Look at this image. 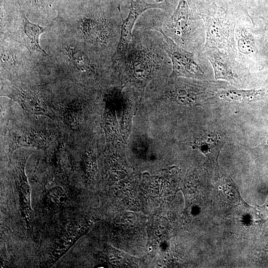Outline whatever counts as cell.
<instances>
[{
    "instance_id": "obj_1",
    "label": "cell",
    "mask_w": 268,
    "mask_h": 268,
    "mask_svg": "<svg viewBox=\"0 0 268 268\" xmlns=\"http://www.w3.org/2000/svg\"><path fill=\"white\" fill-rule=\"evenodd\" d=\"M42 45L48 53L46 70L76 80L96 79L108 68L109 58L88 49L56 17L47 26Z\"/></svg>"
},
{
    "instance_id": "obj_2",
    "label": "cell",
    "mask_w": 268,
    "mask_h": 268,
    "mask_svg": "<svg viewBox=\"0 0 268 268\" xmlns=\"http://www.w3.org/2000/svg\"><path fill=\"white\" fill-rule=\"evenodd\" d=\"M109 1L70 0L56 17L90 50L109 58L115 43V24L107 8Z\"/></svg>"
},
{
    "instance_id": "obj_3",
    "label": "cell",
    "mask_w": 268,
    "mask_h": 268,
    "mask_svg": "<svg viewBox=\"0 0 268 268\" xmlns=\"http://www.w3.org/2000/svg\"><path fill=\"white\" fill-rule=\"evenodd\" d=\"M197 6L205 27L204 47L219 49L236 58L235 17L223 7L206 0L198 3Z\"/></svg>"
},
{
    "instance_id": "obj_4",
    "label": "cell",
    "mask_w": 268,
    "mask_h": 268,
    "mask_svg": "<svg viewBox=\"0 0 268 268\" xmlns=\"http://www.w3.org/2000/svg\"><path fill=\"white\" fill-rule=\"evenodd\" d=\"M168 27L180 46L192 52L202 51L205 27L198 11L196 0H179Z\"/></svg>"
},
{
    "instance_id": "obj_5",
    "label": "cell",
    "mask_w": 268,
    "mask_h": 268,
    "mask_svg": "<svg viewBox=\"0 0 268 268\" xmlns=\"http://www.w3.org/2000/svg\"><path fill=\"white\" fill-rule=\"evenodd\" d=\"M155 29L162 35L159 46L166 52L171 61V78L210 80L212 68L203 52L186 50L167 36L162 26H157Z\"/></svg>"
},
{
    "instance_id": "obj_6",
    "label": "cell",
    "mask_w": 268,
    "mask_h": 268,
    "mask_svg": "<svg viewBox=\"0 0 268 268\" xmlns=\"http://www.w3.org/2000/svg\"><path fill=\"white\" fill-rule=\"evenodd\" d=\"M0 50L1 76L9 82L18 84L21 79L37 76L46 70L24 46L10 37L0 36Z\"/></svg>"
},
{
    "instance_id": "obj_7",
    "label": "cell",
    "mask_w": 268,
    "mask_h": 268,
    "mask_svg": "<svg viewBox=\"0 0 268 268\" xmlns=\"http://www.w3.org/2000/svg\"><path fill=\"white\" fill-rule=\"evenodd\" d=\"M157 58L151 47L131 42L126 55L115 67H123L130 81L143 90L159 67Z\"/></svg>"
},
{
    "instance_id": "obj_8",
    "label": "cell",
    "mask_w": 268,
    "mask_h": 268,
    "mask_svg": "<svg viewBox=\"0 0 268 268\" xmlns=\"http://www.w3.org/2000/svg\"><path fill=\"white\" fill-rule=\"evenodd\" d=\"M202 52L211 64L216 79L226 81L239 87L248 84L250 69L235 57L216 48L204 47Z\"/></svg>"
},
{
    "instance_id": "obj_9",
    "label": "cell",
    "mask_w": 268,
    "mask_h": 268,
    "mask_svg": "<svg viewBox=\"0 0 268 268\" xmlns=\"http://www.w3.org/2000/svg\"><path fill=\"white\" fill-rule=\"evenodd\" d=\"M234 36L236 60L249 69L261 64L250 14L236 18Z\"/></svg>"
},
{
    "instance_id": "obj_10",
    "label": "cell",
    "mask_w": 268,
    "mask_h": 268,
    "mask_svg": "<svg viewBox=\"0 0 268 268\" xmlns=\"http://www.w3.org/2000/svg\"><path fill=\"white\" fill-rule=\"evenodd\" d=\"M169 5L167 0H156L155 3H148L143 0H132L129 12L126 19H124L120 5L118 6L122 23L120 36L117 49L112 57L113 66H117L126 55L132 39V30L138 17L145 10L151 8L168 9Z\"/></svg>"
},
{
    "instance_id": "obj_11",
    "label": "cell",
    "mask_w": 268,
    "mask_h": 268,
    "mask_svg": "<svg viewBox=\"0 0 268 268\" xmlns=\"http://www.w3.org/2000/svg\"><path fill=\"white\" fill-rule=\"evenodd\" d=\"M47 28V27L32 22L22 12L16 28L9 37L24 46L34 57L43 63L48 53L41 47L40 37Z\"/></svg>"
},
{
    "instance_id": "obj_12",
    "label": "cell",
    "mask_w": 268,
    "mask_h": 268,
    "mask_svg": "<svg viewBox=\"0 0 268 268\" xmlns=\"http://www.w3.org/2000/svg\"><path fill=\"white\" fill-rule=\"evenodd\" d=\"M1 94L17 102L29 112L42 114L48 110L43 94L38 89L24 87L21 84L5 81L1 85Z\"/></svg>"
},
{
    "instance_id": "obj_13",
    "label": "cell",
    "mask_w": 268,
    "mask_h": 268,
    "mask_svg": "<svg viewBox=\"0 0 268 268\" xmlns=\"http://www.w3.org/2000/svg\"><path fill=\"white\" fill-rule=\"evenodd\" d=\"M31 21L44 27L51 25L57 15L53 0H15Z\"/></svg>"
},
{
    "instance_id": "obj_14",
    "label": "cell",
    "mask_w": 268,
    "mask_h": 268,
    "mask_svg": "<svg viewBox=\"0 0 268 268\" xmlns=\"http://www.w3.org/2000/svg\"><path fill=\"white\" fill-rule=\"evenodd\" d=\"M224 143L218 134L208 132L197 137L192 146L194 149H198L204 155L208 164L212 167L217 168L218 156Z\"/></svg>"
},
{
    "instance_id": "obj_15",
    "label": "cell",
    "mask_w": 268,
    "mask_h": 268,
    "mask_svg": "<svg viewBox=\"0 0 268 268\" xmlns=\"http://www.w3.org/2000/svg\"><path fill=\"white\" fill-rule=\"evenodd\" d=\"M0 36L9 37L16 28L23 11L15 0H0Z\"/></svg>"
},
{
    "instance_id": "obj_16",
    "label": "cell",
    "mask_w": 268,
    "mask_h": 268,
    "mask_svg": "<svg viewBox=\"0 0 268 268\" xmlns=\"http://www.w3.org/2000/svg\"><path fill=\"white\" fill-rule=\"evenodd\" d=\"M268 96V85L260 89H240L228 86L221 89L217 97L225 101L237 102H252Z\"/></svg>"
},
{
    "instance_id": "obj_17",
    "label": "cell",
    "mask_w": 268,
    "mask_h": 268,
    "mask_svg": "<svg viewBox=\"0 0 268 268\" xmlns=\"http://www.w3.org/2000/svg\"><path fill=\"white\" fill-rule=\"evenodd\" d=\"M18 144L25 146L42 147L46 145V135L40 133H31L20 136L17 139Z\"/></svg>"
},
{
    "instance_id": "obj_18",
    "label": "cell",
    "mask_w": 268,
    "mask_h": 268,
    "mask_svg": "<svg viewBox=\"0 0 268 268\" xmlns=\"http://www.w3.org/2000/svg\"><path fill=\"white\" fill-rule=\"evenodd\" d=\"M49 195L52 201L57 204H62L67 199L66 195L60 187L53 188Z\"/></svg>"
},
{
    "instance_id": "obj_19",
    "label": "cell",
    "mask_w": 268,
    "mask_h": 268,
    "mask_svg": "<svg viewBox=\"0 0 268 268\" xmlns=\"http://www.w3.org/2000/svg\"><path fill=\"white\" fill-rule=\"evenodd\" d=\"M56 5L57 12L58 10L66 6L69 2L70 0H53Z\"/></svg>"
},
{
    "instance_id": "obj_20",
    "label": "cell",
    "mask_w": 268,
    "mask_h": 268,
    "mask_svg": "<svg viewBox=\"0 0 268 268\" xmlns=\"http://www.w3.org/2000/svg\"><path fill=\"white\" fill-rule=\"evenodd\" d=\"M102 0L107 1H111V0Z\"/></svg>"
},
{
    "instance_id": "obj_21",
    "label": "cell",
    "mask_w": 268,
    "mask_h": 268,
    "mask_svg": "<svg viewBox=\"0 0 268 268\" xmlns=\"http://www.w3.org/2000/svg\"><path fill=\"white\" fill-rule=\"evenodd\" d=\"M267 145H268V139H267Z\"/></svg>"
}]
</instances>
